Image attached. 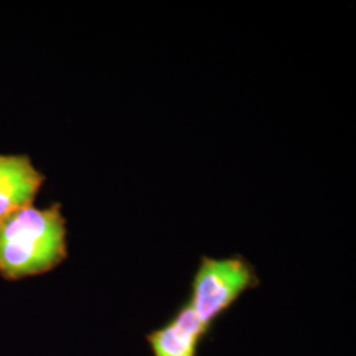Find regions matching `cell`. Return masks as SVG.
Wrapping results in <instances>:
<instances>
[{
	"label": "cell",
	"instance_id": "cell-1",
	"mask_svg": "<svg viewBox=\"0 0 356 356\" xmlns=\"http://www.w3.org/2000/svg\"><path fill=\"white\" fill-rule=\"evenodd\" d=\"M66 257V227L58 204L26 206L0 222V273L17 280L48 272Z\"/></svg>",
	"mask_w": 356,
	"mask_h": 356
},
{
	"label": "cell",
	"instance_id": "cell-2",
	"mask_svg": "<svg viewBox=\"0 0 356 356\" xmlns=\"http://www.w3.org/2000/svg\"><path fill=\"white\" fill-rule=\"evenodd\" d=\"M256 284L254 268L242 257H204L193 281L191 307L206 327Z\"/></svg>",
	"mask_w": 356,
	"mask_h": 356
},
{
	"label": "cell",
	"instance_id": "cell-3",
	"mask_svg": "<svg viewBox=\"0 0 356 356\" xmlns=\"http://www.w3.org/2000/svg\"><path fill=\"white\" fill-rule=\"evenodd\" d=\"M42 181L26 156H0V222L29 206Z\"/></svg>",
	"mask_w": 356,
	"mask_h": 356
},
{
	"label": "cell",
	"instance_id": "cell-4",
	"mask_svg": "<svg viewBox=\"0 0 356 356\" xmlns=\"http://www.w3.org/2000/svg\"><path fill=\"white\" fill-rule=\"evenodd\" d=\"M204 329L191 305L184 307L173 322L149 337L154 356H194Z\"/></svg>",
	"mask_w": 356,
	"mask_h": 356
}]
</instances>
